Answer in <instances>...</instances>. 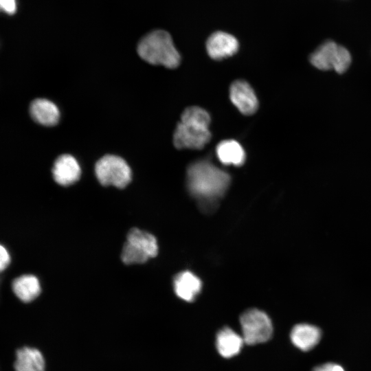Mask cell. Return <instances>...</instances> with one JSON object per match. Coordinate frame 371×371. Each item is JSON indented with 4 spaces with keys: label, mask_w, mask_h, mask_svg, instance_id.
I'll return each instance as SVG.
<instances>
[{
    "label": "cell",
    "mask_w": 371,
    "mask_h": 371,
    "mask_svg": "<svg viewBox=\"0 0 371 371\" xmlns=\"http://www.w3.org/2000/svg\"><path fill=\"white\" fill-rule=\"evenodd\" d=\"M229 183V175L207 160L191 164L187 170L190 192L203 201L214 200L223 195Z\"/></svg>",
    "instance_id": "1"
},
{
    "label": "cell",
    "mask_w": 371,
    "mask_h": 371,
    "mask_svg": "<svg viewBox=\"0 0 371 371\" xmlns=\"http://www.w3.org/2000/svg\"><path fill=\"white\" fill-rule=\"evenodd\" d=\"M137 52L142 59L151 65L174 69L180 64L181 56L170 34L165 30H155L144 36L137 45Z\"/></svg>",
    "instance_id": "2"
},
{
    "label": "cell",
    "mask_w": 371,
    "mask_h": 371,
    "mask_svg": "<svg viewBox=\"0 0 371 371\" xmlns=\"http://www.w3.org/2000/svg\"><path fill=\"white\" fill-rule=\"evenodd\" d=\"M156 238L147 232L131 229L123 246L121 258L126 265L142 264L157 255Z\"/></svg>",
    "instance_id": "3"
},
{
    "label": "cell",
    "mask_w": 371,
    "mask_h": 371,
    "mask_svg": "<svg viewBox=\"0 0 371 371\" xmlns=\"http://www.w3.org/2000/svg\"><path fill=\"white\" fill-rule=\"evenodd\" d=\"M95 173L103 186L125 188L131 181L132 172L126 161L114 155H106L95 164Z\"/></svg>",
    "instance_id": "4"
},
{
    "label": "cell",
    "mask_w": 371,
    "mask_h": 371,
    "mask_svg": "<svg viewBox=\"0 0 371 371\" xmlns=\"http://www.w3.org/2000/svg\"><path fill=\"white\" fill-rule=\"evenodd\" d=\"M310 61L320 70L333 69L337 73L342 74L351 63V55L344 46L333 41H327L313 52Z\"/></svg>",
    "instance_id": "5"
},
{
    "label": "cell",
    "mask_w": 371,
    "mask_h": 371,
    "mask_svg": "<svg viewBox=\"0 0 371 371\" xmlns=\"http://www.w3.org/2000/svg\"><path fill=\"white\" fill-rule=\"evenodd\" d=\"M244 343L254 345L268 341L273 333V325L269 316L263 311L251 308L245 311L240 317Z\"/></svg>",
    "instance_id": "6"
},
{
    "label": "cell",
    "mask_w": 371,
    "mask_h": 371,
    "mask_svg": "<svg viewBox=\"0 0 371 371\" xmlns=\"http://www.w3.org/2000/svg\"><path fill=\"white\" fill-rule=\"evenodd\" d=\"M209 126L181 117L174 135L173 143L178 149H201L210 140Z\"/></svg>",
    "instance_id": "7"
},
{
    "label": "cell",
    "mask_w": 371,
    "mask_h": 371,
    "mask_svg": "<svg viewBox=\"0 0 371 371\" xmlns=\"http://www.w3.org/2000/svg\"><path fill=\"white\" fill-rule=\"evenodd\" d=\"M230 100L244 115L254 113L258 106L257 97L251 87L244 80L234 82L229 89Z\"/></svg>",
    "instance_id": "8"
},
{
    "label": "cell",
    "mask_w": 371,
    "mask_h": 371,
    "mask_svg": "<svg viewBox=\"0 0 371 371\" xmlns=\"http://www.w3.org/2000/svg\"><path fill=\"white\" fill-rule=\"evenodd\" d=\"M80 166L76 159L71 155H61L54 163L53 178L60 186H67L74 184L80 179Z\"/></svg>",
    "instance_id": "9"
},
{
    "label": "cell",
    "mask_w": 371,
    "mask_h": 371,
    "mask_svg": "<svg viewBox=\"0 0 371 371\" xmlns=\"http://www.w3.org/2000/svg\"><path fill=\"white\" fill-rule=\"evenodd\" d=\"M238 47V42L234 36L221 31L211 34L206 42L207 54L215 60H221L234 55Z\"/></svg>",
    "instance_id": "10"
},
{
    "label": "cell",
    "mask_w": 371,
    "mask_h": 371,
    "mask_svg": "<svg viewBox=\"0 0 371 371\" xmlns=\"http://www.w3.org/2000/svg\"><path fill=\"white\" fill-rule=\"evenodd\" d=\"M32 118L38 124L45 126H52L58 124L60 111L52 101L45 98H37L32 102L30 106Z\"/></svg>",
    "instance_id": "11"
},
{
    "label": "cell",
    "mask_w": 371,
    "mask_h": 371,
    "mask_svg": "<svg viewBox=\"0 0 371 371\" xmlns=\"http://www.w3.org/2000/svg\"><path fill=\"white\" fill-rule=\"evenodd\" d=\"M321 330L315 326L299 324L291 331V340L293 345L302 351L313 348L321 339Z\"/></svg>",
    "instance_id": "12"
},
{
    "label": "cell",
    "mask_w": 371,
    "mask_h": 371,
    "mask_svg": "<svg viewBox=\"0 0 371 371\" xmlns=\"http://www.w3.org/2000/svg\"><path fill=\"white\" fill-rule=\"evenodd\" d=\"M173 283L177 295L187 302L194 300L201 289V280L188 271L178 273L175 277Z\"/></svg>",
    "instance_id": "13"
},
{
    "label": "cell",
    "mask_w": 371,
    "mask_h": 371,
    "mask_svg": "<svg viewBox=\"0 0 371 371\" xmlns=\"http://www.w3.org/2000/svg\"><path fill=\"white\" fill-rule=\"evenodd\" d=\"M12 289L14 295L25 303L34 300L41 292L38 279L32 274H24L14 279Z\"/></svg>",
    "instance_id": "14"
},
{
    "label": "cell",
    "mask_w": 371,
    "mask_h": 371,
    "mask_svg": "<svg viewBox=\"0 0 371 371\" xmlns=\"http://www.w3.org/2000/svg\"><path fill=\"white\" fill-rule=\"evenodd\" d=\"M45 359L36 348L23 347L16 352L15 371H45Z\"/></svg>",
    "instance_id": "15"
},
{
    "label": "cell",
    "mask_w": 371,
    "mask_h": 371,
    "mask_svg": "<svg viewBox=\"0 0 371 371\" xmlns=\"http://www.w3.org/2000/svg\"><path fill=\"white\" fill-rule=\"evenodd\" d=\"M243 344L242 335L229 327L222 328L216 335L217 350L225 358H230L239 353Z\"/></svg>",
    "instance_id": "16"
},
{
    "label": "cell",
    "mask_w": 371,
    "mask_h": 371,
    "mask_svg": "<svg viewBox=\"0 0 371 371\" xmlns=\"http://www.w3.org/2000/svg\"><path fill=\"white\" fill-rule=\"evenodd\" d=\"M216 155L225 165L240 166L245 160V153L241 145L233 139L221 142L216 146Z\"/></svg>",
    "instance_id": "17"
},
{
    "label": "cell",
    "mask_w": 371,
    "mask_h": 371,
    "mask_svg": "<svg viewBox=\"0 0 371 371\" xmlns=\"http://www.w3.org/2000/svg\"><path fill=\"white\" fill-rule=\"evenodd\" d=\"M16 0H0V12L8 14H14L16 11Z\"/></svg>",
    "instance_id": "18"
},
{
    "label": "cell",
    "mask_w": 371,
    "mask_h": 371,
    "mask_svg": "<svg viewBox=\"0 0 371 371\" xmlns=\"http://www.w3.org/2000/svg\"><path fill=\"white\" fill-rule=\"evenodd\" d=\"M10 260L8 251L3 245L0 244V273L8 267Z\"/></svg>",
    "instance_id": "19"
},
{
    "label": "cell",
    "mask_w": 371,
    "mask_h": 371,
    "mask_svg": "<svg viewBox=\"0 0 371 371\" xmlns=\"http://www.w3.org/2000/svg\"><path fill=\"white\" fill-rule=\"evenodd\" d=\"M313 371H345L339 364L334 363H326L314 368Z\"/></svg>",
    "instance_id": "20"
},
{
    "label": "cell",
    "mask_w": 371,
    "mask_h": 371,
    "mask_svg": "<svg viewBox=\"0 0 371 371\" xmlns=\"http://www.w3.org/2000/svg\"><path fill=\"white\" fill-rule=\"evenodd\" d=\"M1 278H0V284H1Z\"/></svg>",
    "instance_id": "21"
}]
</instances>
